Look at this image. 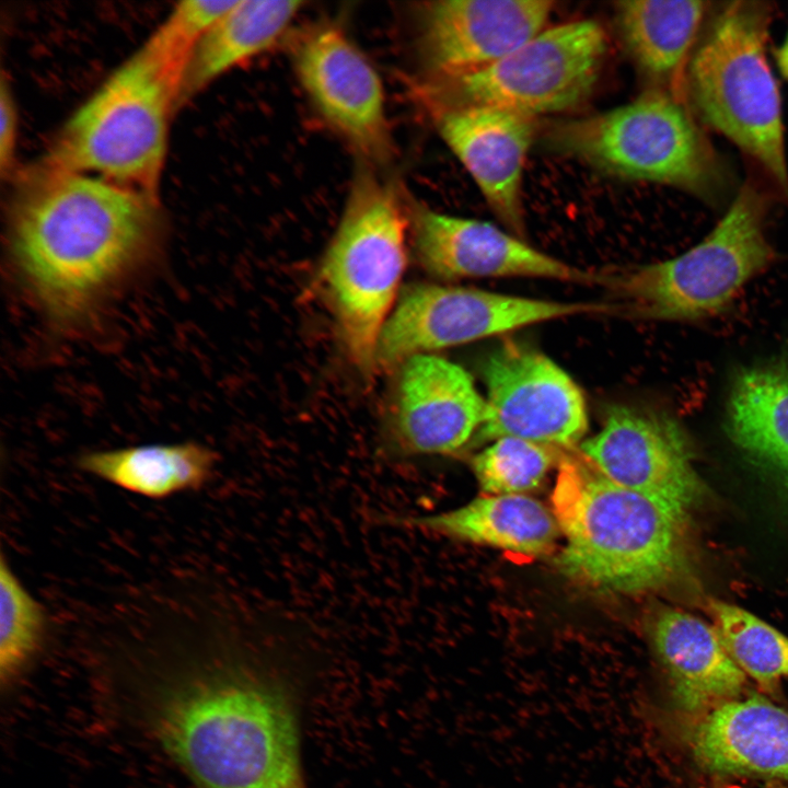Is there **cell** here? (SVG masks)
I'll return each instance as SVG.
<instances>
[{"label": "cell", "mask_w": 788, "mask_h": 788, "mask_svg": "<svg viewBox=\"0 0 788 788\" xmlns=\"http://www.w3.org/2000/svg\"><path fill=\"white\" fill-rule=\"evenodd\" d=\"M296 691L273 660L233 654L166 680L153 735L197 788H306Z\"/></svg>", "instance_id": "6da1fadb"}, {"label": "cell", "mask_w": 788, "mask_h": 788, "mask_svg": "<svg viewBox=\"0 0 788 788\" xmlns=\"http://www.w3.org/2000/svg\"><path fill=\"white\" fill-rule=\"evenodd\" d=\"M154 198L92 175L46 169L12 210L10 246L44 313L85 321L149 254Z\"/></svg>", "instance_id": "7a4b0ae2"}, {"label": "cell", "mask_w": 788, "mask_h": 788, "mask_svg": "<svg viewBox=\"0 0 788 788\" xmlns=\"http://www.w3.org/2000/svg\"><path fill=\"white\" fill-rule=\"evenodd\" d=\"M566 544L560 570L595 589L640 594L690 570L687 512L619 486L582 456H565L552 495Z\"/></svg>", "instance_id": "3957f363"}, {"label": "cell", "mask_w": 788, "mask_h": 788, "mask_svg": "<svg viewBox=\"0 0 788 788\" xmlns=\"http://www.w3.org/2000/svg\"><path fill=\"white\" fill-rule=\"evenodd\" d=\"M181 77L147 44L72 114L46 169L81 173L154 198Z\"/></svg>", "instance_id": "277c9868"}, {"label": "cell", "mask_w": 788, "mask_h": 788, "mask_svg": "<svg viewBox=\"0 0 788 788\" xmlns=\"http://www.w3.org/2000/svg\"><path fill=\"white\" fill-rule=\"evenodd\" d=\"M770 9L728 3L691 55L684 95L698 117L754 159L788 198L780 93L766 57Z\"/></svg>", "instance_id": "5b68a950"}, {"label": "cell", "mask_w": 788, "mask_h": 788, "mask_svg": "<svg viewBox=\"0 0 788 788\" xmlns=\"http://www.w3.org/2000/svg\"><path fill=\"white\" fill-rule=\"evenodd\" d=\"M408 219L392 182L359 171L321 264V283L344 344L366 373L375 366L378 340L406 268Z\"/></svg>", "instance_id": "8992f818"}, {"label": "cell", "mask_w": 788, "mask_h": 788, "mask_svg": "<svg viewBox=\"0 0 788 788\" xmlns=\"http://www.w3.org/2000/svg\"><path fill=\"white\" fill-rule=\"evenodd\" d=\"M549 147L621 178L670 185L704 199L725 172L683 99L653 88L610 111L554 124Z\"/></svg>", "instance_id": "52a82bcc"}, {"label": "cell", "mask_w": 788, "mask_h": 788, "mask_svg": "<svg viewBox=\"0 0 788 788\" xmlns=\"http://www.w3.org/2000/svg\"><path fill=\"white\" fill-rule=\"evenodd\" d=\"M766 210L762 190L746 183L700 243L672 259L602 275L601 283L639 318L697 321L717 315L774 260L765 234Z\"/></svg>", "instance_id": "ba28073f"}, {"label": "cell", "mask_w": 788, "mask_h": 788, "mask_svg": "<svg viewBox=\"0 0 788 788\" xmlns=\"http://www.w3.org/2000/svg\"><path fill=\"white\" fill-rule=\"evenodd\" d=\"M606 36L593 20L544 28L494 63L441 80L448 102L484 104L533 118L567 111L594 88Z\"/></svg>", "instance_id": "9c48e42d"}, {"label": "cell", "mask_w": 788, "mask_h": 788, "mask_svg": "<svg viewBox=\"0 0 788 788\" xmlns=\"http://www.w3.org/2000/svg\"><path fill=\"white\" fill-rule=\"evenodd\" d=\"M614 305L532 299L477 288L414 285L380 334L375 364L391 367L428 354L555 318L606 313Z\"/></svg>", "instance_id": "30bf717a"}, {"label": "cell", "mask_w": 788, "mask_h": 788, "mask_svg": "<svg viewBox=\"0 0 788 788\" xmlns=\"http://www.w3.org/2000/svg\"><path fill=\"white\" fill-rule=\"evenodd\" d=\"M485 414L478 441L519 438L572 447L588 429L587 404L572 378L542 351L517 340L494 349L483 364Z\"/></svg>", "instance_id": "8fae6325"}, {"label": "cell", "mask_w": 788, "mask_h": 788, "mask_svg": "<svg viewBox=\"0 0 788 788\" xmlns=\"http://www.w3.org/2000/svg\"><path fill=\"white\" fill-rule=\"evenodd\" d=\"M293 66L309 100L334 131L373 162L391 158L382 80L340 26L324 23L305 32L296 45Z\"/></svg>", "instance_id": "7c38bea8"}, {"label": "cell", "mask_w": 788, "mask_h": 788, "mask_svg": "<svg viewBox=\"0 0 788 788\" xmlns=\"http://www.w3.org/2000/svg\"><path fill=\"white\" fill-rule=\"evenodd\" d=\"M579 451L611 482L686 511L705 495L685 430L662 410L613 405Z\"/></svg>", "instance_id": "4fadbf2b"}, {"label": "cell", "mask_w": 788, "mask_h": 788, "mask_svg": "<svg viewBox=\"0 0 788 788\" xmlns=\"http://www.w3.org/2000/svg\"><path fill=\"white\" fill-rule=\"evenodd\" d=\"M414 246L420 265L444 278L534 277L599 283L600 274L569 265L493 223L451 216L416 204Z\"/></svg>", "instance_id": "5bb4252c"}, {"label": "cell", "mask_w": 788, "mask_h": 788, "mask_svg": "<svg viewBox=\"0 0 788 788\" xmlns=\"http://www.w3.org/2000/svg\"><path fill=\"white\" fill-rule=\"evenodd\" d=\"M484 414L485 397L464 368L436 355L412 356L398 379L390 450L399 456L452 454L475 438Z\"/></svg>", "instance_id": "9a60e30c"}, {"label": "cell", "mask_w": 788, "mask_h": 788, "mask_svg": "<svg viewBox=\"0 0 788 788\" xmlns=\"http://www.w3.org/2000/svg\"><path fill=\"white\" fill-rule=\"evenodd\" d=\"M548 0H439L422 9L420 51L440 80L499 60L545 28Z\"/></svg>", "instance_id": "2e32d148"}, {"label": "cell", "mask_w": 788, "mask_h": 788, "mask_svg": "<svg viewBox=\"0 0 788 788\" xmlns=\"http://www.w3.org/2000/svg\"><path fill=\"white\" fill-rule=\"evenodd\" d=\"M437 130L468 171L493 211L514 233L524 231L522 181L533 118L484 104L437 100Z\"/></svg>", "instance_id": "e0dca14e"}, {"label": "cell", "mask_w": 788, "mask_h": 788, "mask_svg": "<svg viewBox=\"0 0 788 788\" xmlns=\"http://www.w3.org/2000/svg\"><path fill=\"white\" fill-rule=\"evenodd\" d=\"M680 726L704 770L788 783V711L769 699L743 694Z\"/></svg>", "instance_id": "ac0fdd59"}, {"label": "cell", "mask_w": 788, "mask_h": 788, "mask_svg": "<svg viewBox=\"0 0 788 788\" xmlns=\"http://www.w3.org/2000/svg\"><path fill=\"white\" fill-rule=\"evenodd\" d=\"M650 641L680 721L743 695L749 679L731 658L715 625L664 607L652 618Z\"/></svg>", "instance_id": "d6986e66"}, {"label": "cell", "mask_w": 788, "mask_h": 788, "mask_svg": "<svg viewBox=\"0 0 788 788\" xmlns=\"http://www.w3.org/2000/svg\"><path fill=\"white\" fill-rule=\"evenodd\" d=\"M725 429L748 461L788 489V352L735 373Z\"/></svg>", "instance_id": "ffe728a7"}, {"label": "cell", "mask_w": 788, "mask_h": 788, "mask_svg": "<svg viewBox=\"0 0 788 788\" xmlns=\"http://www.w3.org/2000/svg\"><path fill=\"white\" fill-rule=\"evenodd\" d=\"M706 10V2L693 0L615 3V22L624 47L657 89L684 95L691 49Z\"/></svg>", "instance_id": "44dd1931"}, {"label": "cell", "mask_w": 788, "mask_h": 788, "mask_svg": "<svg viewBox=\"0 0 788 788\" xmlns=\"http://www.w3.org/2000/svg\"><path fill=\"white\" fill-rule=\"evenodd\" d=\"M397 522L528 556L549 551L560 531L553 511L526 495H484L453 510Z\"/></svg>", "instance_id": "7402d4cb"}, {"label": "cell", "mask_w": 788, "mask_h": 788, "mask_svg": "<svg viewBox=\"0 0 788 788\" xmlns=\"http://www.w3.org/2000/svg\"><path fill=\"white\" fill-rule=\"evenodd\" d=\"M302 4L296 0H236L194 47L181 80L177 105L274 46Z\"/></svg>", "instance_id": "603a6c76"}, {"label": "cell", "mask_w": 788, "mask_h": 788, "mask_svg": "<svg viewBox=\"0 0 788 788\" xmlns=\"http://www.w3.org/2000/svg\"><path fill=\"white\" fill-rule=\"evenodd\" d=\"M217 455L208 447L186 441L91 451L78 467L124 490L151 499L202 488L210 479Z\"/></svg>", "instance_id": "cb8c5ba5"}, {"label": "cell", "mask_w": 788, "mask_h": 788, "mask_svg": "<svg viewBox=\"0 0 788 788\" xmlns=\"http://www.w3.org/2000/svg\"><path fill=\"white\" fill-rule=\"evenodd\" d=\"M725 647L749 680L767 693L788 679V637L749 611L719 600L710 602Z\"/></svg>", "instance_id": "d4e9b609"}, {"label": "cell", "mask_w": 788, "mask_h": 788, "mask_svg": "<svg viewBox=\"0 0 788 788\" xmlns=\"http://www.w3.org/2000/svg\"><path fill=\"white\" fill-rule=\"evenodd\" d=\"M47 628L43 605L27 591L4 556L0 561V679L9 684L42 648Z\"/></svg>", "instance_id": "484cf974"}, {"label": "cell", "mask_w": 788, "mask_h": 788, "mask_svg": "<svg viewBox=\"0 0 788 788\" xmlns=\"http://www.w3.org/2000/svg\"><path fill=\"white\" fill-rule=\"evenodd\" d=\"M553 448L500 438L473 457V472L487 495H524L546 476L555 459Z\"/></svg>", "instance_id": "4316f807"}, {"label": "cell", "mask_w": 788, "mask_h": 788, "mask_svg": "<svg viewBox=\"0 0 788 788\" xmlns=\"http://www.w3.org/2000/svg\"><path fill=\"white\" fill-rule=\"evenodd\" d=\"M236 1L186 0L177 3L147 42L182 77L201 37Z\"/></svg>", "instance_id": "83f0119b"}, {"label": "cell", "mask_w": 788, "mask_h": 788, "mask_svg": "<svg viewBox=\"0 0 788 788\" xmlns=\"http://www.w3.org/2000/svg\"><path fill=\"white\" fill-rule=\"evenodd\" d=\"M0 121V166L1 171L4 172L11 167L14 158L18 130L15 103L4 77L1 80Z\"/></svg>", "instance_id": "f1b7e54d"}, {"label": "cell", "mask_w": 788, "mask_h": 788, "mask_svg": "<svg viewBox=\"0 0 788 788\" xmlns=\"http://www.w3.org/2000/svg\"><path fill=\"white\" fill-rule=\"evenodd\" d=\"M777 62L781 74L788 80V35L777 53Z\"/></svg>", "instance_id": "f546056e"}]
</instances>
